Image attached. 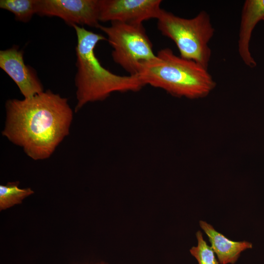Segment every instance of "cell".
I'll list each match as a JSON object with an SVG mask.
<instances>
[{
	"label": "cell",
	"instance_id": "obj_1",
	"mask_svg": "<svg viewBox=\"0 0 264 264\" xmlns=\"http://www.w3.org/2000/svg\"><path fill=\"white\" fill-rule=\"evenodd\" d=\"M2 134L33 160L49 158L69 134L73 112L67 99L46 90L32 97L9 99Z\"/></svg>",
	"mask_w": 264,
	"mask_h": 264
},
{
	"label": "cell",
	"instance_id": "obj_2",
	"mask_svg": "<svg viewBox=\"0 0 264 264\" xmlns=\"http://www.w3.org/2000/svg\"><path fill=\"white\" fill-rule=\"evenodd\" d=\"M72 26L77 36L75 112L88 103L105 100L113 92H136L145 86L138 75H117L101 65L94 48L98 42L107 40L104 36L76 24Z\"/></svg>",
	"mask_w": 264,
	"mask_h": 264
},
{
	"label": "cell",
	"instance_id": "obj_3",
	"mask_svg": "<svg viewBox=\"0 0 264 264\" xmlns=\"http://www.w3.org/2000/svg\"><path fill=\"white\" fill-rule=\"evenodd\" d=\"M138 75L145 85L191 99L207 96L216 85L207 69L176 55L169 48L159 50L155 58L141 63Z\"/></svg>",
	"mask_w": 264,
	"mask_h": 264
},
{
	"label": "cell",
	"instance_id": "obj_4",
	"mask_svg": "<svg viewBox=\"0 0 264 264\" xmlns=\"http://www.w3.org/2000/svg\"><path fill=\"white\" fill-rule=\"evenodd\" d=\"M157 20L158 30L175 43L181 57L208 68L211 57L209 43L215 29L207 12L202 10L186 19L162 9Z\"/></svg>",
	"mask_w": 264,
	"mask_h": 264
},
{
	"label": "cell",
	"instance_id": "obj_5",
	"mask_svg": "<svg viewBox=\"0 0 264 264\" xmlns=\"http://www.w3.org/2000/svg\"><path fill=\"white\" fill-rule=\"evenodd\" d=\"M113 48L112 58L130 75L138 74L140 64L155 58L153 44L142 24L111 22L98 27Z\"/></svg>",
	"mask_w": 264,
	"mask_h": 264
},
{
	"label": "cell",
	"instance_id": "obj_6",
	"mask_svg": "<svg viewBox=\"0 0 264 264\" xmlns=\"http://www.w3.org/2000/svg\"><path fill=\"white\" fill-rule=\"evenodd\" d=\"M100 0H37L36 14L57 17L68 25L98 28Z\"/></svg>",
	"mask_w": 264,
	"mask_h": 264
},
{
	"label": "cell",
	"instance_id": "obj_7",
	"mask_svg": "<svg viewBox=\"0 0 264 264\" xmlns=\"http://www.w3.org/2000/svg\"><path fill=\"white\" fill-rule=\"evenodd\" d=\"M160 0H100L99 21L142 24L157 19L162 8Z\"/></svg>",
	"mask_w": 264,
	"mask_h": 264
},
{
	"label": "cell",
	"instance_id": "obj_8",
	"mask_svg": "<svg viewBox=\"0 0 264 264\" xmlns=\"http://www.w3.org/2000/svg\"><path fill=\"white\" fill-rule=\"evenodd\" d=\"M0 67L16 83L24 98L44 91L36 71L25 64L23 52L18 46L0 51Z\"/></svg>",
	"mask_w": 264,
	"mask_h": 264
},
{
	"label": "cell",
	"instance_id": "obj_9",
	"mask_svg": "<svg viewBox=\"0 0 264 264\" xmlns=\"http://www.w3.org/2000/svg\"><path fill=\"white\" fill-rule=\"evenodd\" d=\"M261 21H264V0H245L241 13L238 49L241 59L250 68L257 66L250 51L251 35L255 26Z\"/></svg>",
	"mask_w": 264,
	"mask_h": 264
},
{
	"label": "cell",
	"instance_id": "obj_10",
	"mask_svg": "<svg viewBox=\"0 0 264 264\" xmlns=\"http://www.w3.org/2000/svg\"><path fill=\"white\" fill-rule=\"evenodd\" d=\"M199 225L208 236L211 244V247L220 264L235 263L241 252L252 247L251 242H235L228 239L204 221H199Z\"/></svg>",
	"mask_w": 264,
	"mask_h": 264
},
{
	"label": "cell",
	"instance_id": "obj_11",
	"mask_svg": "<svg viewBox=\"0 0 264 264\" xmlns=\"http://www.w3.org/2000/svg\"><path fill=\"white\" fill-rule=\"evenodd\" d=\"M19 182L0 185V210H4L22 203L26 197L34 193L30 188L21 189Z\"/></svg>",
	"mask_w": 264,
	"mask_h": 264
},
{
	"label": "cell",
	"instance_id": "obj_12",
	"mask_svg": "<svg viewBox=\"0 0 264 264\" xmlns=\"http://www.w3.org/2000/svg\"><path fill=\"white\" fill-rule=\"evenodd\" d=\"M37 0H0V7L12 13L16 20L23 22L30 21L36 14Z\"/></svg>",
	"mask_w": 264,
	"mask_h": 264
},
{
	"label": "cell",
	"instance_id": "obj_13",
	"mask_svg": "<svg viewBox=\"0 0 264 264\" xmlns=\"http://www.w3.org/2000/svg\"><path fill=\"white\" fill-rule=\"evenodd\" d=\"M198 240L197 246L192 247L190 252L197 260L198 264H219L214 251L204 240L200 231L196 233Z\"/></svg>",
	"mask_w": 264,
	"mask_h": 264
},
{
	"label": "cell",
	"instance_id": "obj_14",
	"mask_svg": "<svg viewBox=\"0 0 264 264\" xmlns=\"http://www.w3.org/2000/svg\"><path fill=\"white\" fill-rule=\"evenodd\" d=\"M105 264V263H101L100 264Z\"/></svg>",
	"mask_w": 264,
	"mask_h": 264
}]
</instances>
